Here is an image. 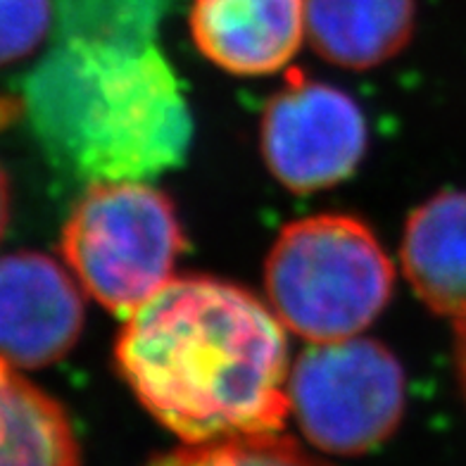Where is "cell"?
Wrapping results in <instances>:
<instances>
[{"mask_svg": "<svg viewBox=\"0 0 466 466\" xmlns=\"http://www.w3.org/2000/svg\"><path fill=\"white\" fill-rule=\"evenodd\" d=\"M169 0H56V36L157 38Z\"/></svg>", "mask_w": 466, "mask_h": 466, "instance_id": "cell-12", "label": "cell"}, {"mask_svg": "<svg viewBox=\"0 0 466 466\" xmlns=\"http://www.w3.org/2000/svg\"><path fill=\"white\" fill-rule=\"evenodd\" d=\"M50 0H0V65L22 60L50 31Z\"/></svg>", "mask_w": 466, "mask_h": 466, "instance_id": "cell-14", "label": "cell"}, {"mask_svg": "<svg viewBox=\"0 0 466 466\" xmlns=\"http://www.w3.org/2000/svg\"><path fill=\"white\" fill-rule=\"evenodd\" d=\"M25 105L53 165L86 181L157 177L186 160L193 138L157 38L56 36Z\"/></svg>", "mask_w": 466, "mask_h": 466, "instance_id": "cell-2", "label": "cell"}, {"mask_svg": "<svg viewBox=\"0 0 466 466\" xmlns=\"http://www.w3.org/2000/svg\"><path fill=\"white\" fill-rule=\"evenodd\" d=\"M10 221V181H7L3 167H0V238Z\"/></svg>", "mask_w": 466, "mask_h": 466, "instance_id": "cell-16", "label": "cell"}, {"mask_svg": "<svg viewBox=\"0 0 466 466\" xmlns=\"http://www.w3.org/2000/svg\"><path fill=\"white\" fill-rule=\"evenodd\" d=\"M60 246L81 289L127 319L174 277L186 236L160 188L107 178L91 181L74 205Z\"/></svg>", "mask_w": 466, "mask_h": 466, "instance_id": "cell-4", "label": "cell"}, {"mask_svg": "<svg viewBox=\"0 0 466 466\" xmlns=\"http://www.w3.org/2000/svg\"><path fill=\"white\" fill-rule=\"evenodd\" d=\"M190 36L212 65L238 76L283 69L305 38V0H193Z\"/></svg>", "mask_w": 466, "mask_h": 466, "instance_id": "cell-8", "label": "cell"}, {"mask_svg": "<svg viewBox=\"0 0 466 466\" xmlns=\"http://www.w3.org/2000/svg\"><path fill=\"white\" fill-rule=\"evenodd\" d=\"M84 295L65 267L41 252L0 258V357L13 367H48L84 329Z\"/></svg>", "mask_w": 466, "mask_h": 466, "instance_id": "cell-7", "label": "cell"}, {"mask_svg": "<svg viewBox=\"0 0 466 466\" xmlns=\"http://www.w3.org/2000/svg\"><path fill=\"white\" fill-rule=\"evenodd\" d=\"M369 146L362 107L340 88L293 72L262 115V155L295 193L331 188L355 174Z\"/></svg>", "mask_w": 466, "mask_h": 466, "instance_id": "cell-6", "label": "cell"}, {"mask_svg": "<svg viewBox=\"0 0 466 466\" xmlns=\"http://www.w3.org/2000/svg\"><path fill=\"white\" fill-rule=\"evenodd\" d=\"M402 271L431 312L466 317V190H445L419 205L402 236Z\"/></svg>", "mask_w": 466, "mask_h": 466, "instance_id": "cell-9", "label": "cell"}, {"mask_svg": "<svg viewBox=\"0 0 466 466\" xmlns=\"http://www.w3.org/2000/svg\"><path fill=\"white\" fill-rule=\"evenodd\" d=\"M290 414L321 452L357 457L383 445L405 414V371L371 338L312 343L290 364Z\"/></svg>", "mask_w": 466, "mask_h": 466, "instance_id": "cell-5", "label": "cell"}, {"mask_svg": "<svg viewBox=\"0 0 466 466\" xmlns=\"http://www.w3.org/2000/svg\"><path fill=\"white\" fill-rule=\"evenodd\" d=\"M414 25L417 0H305V31L314 53L355 72L400 56Z\"/></svg>", "mask_w": 466, "mask_h": 466, "instance_id": "cell-10", "label": "cell"}, {"mask_svg": "<svg viewBox=\"0 0 466 466\" xmlns=\"http://www.w3.org/2000/svg\"><path fill=\"white\" fill-rule=\"evenodd\" d=\"M454 326V364H457V380L466 400V317L452 321Z\"/></svg>", "mask_w": 466, "mask_h": 466, "instance_id": "cell-15", "label": "cell"}, {"mask_svg": "<svg viewBox=\"0 0 466 466\" xmlns=\"http://www.w3.org/2000/svg\"><path fill=\"white\" fill-rule=\"evenodd\" d=\"M116 371L188 445L277 433L290 417L289 338L250 290L172 277L124 319Z\"/></svg>", "mask_w": 466, "mask_h": 466, "instance_id": "cell-1", "label": "cell"}, {"mask_svg": "<svg viewBox=\"0 0 466 466\" xmlns=\"http://www.w3.org/2000/svg\"><path fill=\"white\" fill-rule=\"evenodd\" d=\"M150 466H329L302 450L290 436L258 433V436L224 438L198 442L162 454Z\"/></svg>", "mask_w": 466, "mask_h": 466, "instance_id": "cell-13", "label": "cell"}, {"mask_svg": "<svg viewBox=\"0 0 466 466\" xmlns=\"http://www.w3.org/2000/svg\"><path fill=\"white\" fill-rule=\"evenodd\" d=\"M0 466H79V445L65 410L3 357Z\"/></svg>", "mask_w": 466, "mask_h": 466, "instance_id": "cell-11", "label": "cell"}, {"mask_svg": "<svg viewBox=\"0 0 466 466\" xmlns=\"http://www.w3.org/2000/svg\"><path fill=\"white\" fill-rule=\"evenodd\" d=\"M395 269L374 231L350 215L283 227L264 262L269 307L309 343L360 336L390 302Z\"/></svg>", "mask_w": 466, "mask_h": 466, "instance_id": "cell-3", "label": "cell"}]
</instances>
